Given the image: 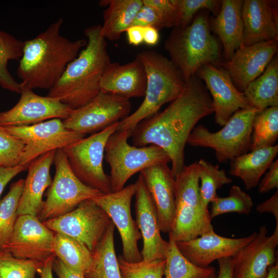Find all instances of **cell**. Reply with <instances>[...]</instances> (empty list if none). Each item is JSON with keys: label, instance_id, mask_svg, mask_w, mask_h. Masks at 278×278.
<instances>
[{"label": "cell", "instance_id": "6da1fadb", "mask_svg": "<svg viewBox=\"0 0 278 278\" xmlns=\"http://www.w3.org/2000/svg\"><path fill=\"white\" fill-rule=\"evenodd\" d=\"M213 113L212 98L205 86L195 75L185 81L180 95L163 111L141 121L131 136L135 146L155 145L163 149L171 162L175 178L182 170L185 147L198 122Z\"/></svg>", "mask_w": 278, "mask_h": 278}, {"label": "cell", "instance_id": "7a4b0ae2", "mask_svg": "<svg viewBox=\"0 0 278 278\" xmlns=\"http://www.w3.org/2000/svg\"><path fill=\"white\" fill-rule=\"evenodd\" d=\"M62 23L59 18L36 37L24 41L17 70L22 90H49L86 45L85 40L72 41L62 36Z\"/></svg>", "mask_w": 278, "mask_h": 278}, {"label": "cell", "instance_id": "3957f363", "mask_svg": "<svg viewBox=\"0 0 278 278\" xmlns=\"http://www.w3.org/2000/svg\"><path fill=\"white\" fill-rule=\"evenodd\" d=\"M100 25L86 28V45L66 67L47 96L58 99L74 110L92 100L100 92L103 74L111 63Z\"/></svg>", "mask_w": 278, "mask_h": 278}, {"label": "cell", "instance_id": "277c9868", "mask_svg": "<svg viewBox=\"0 0 278 278\" xmlns=\"http://www.w3.org/2000/svg\"><path fill=\"white\" fill-rule=\"evenodd\" d=\"M136 57L143 64L147 75L144 99L135 111L119 121L116 131H132L141 121L158 113L163 105L176 99L185 85L180 71L162 54L146 50Z\"/></svg>", "mask_w": 278, "mask_h": 278}, {"label": "cell", "instance_id": "5b68a950", "mask_svg": "<svg viewBox=\"0 0 278 278\" xmlns=\"http://www.w3.org/2000/svg\"><path fill=\"white\" fill-rule=\"evenodd\" d=\"M164 48L185 81L195 75L202 65L216 66L220 60L219 44L211 33L208 19L204 12L186 26L175 27L166 40Z\"/></svg>", "mask_w": 278, "mask_h": 278}, {"label": "cell", "instance_id": "8992f818", "mask_svg": "<svg viewBox=\"0 0 278 278\" xmlns=\"http://www.w3.org/2000/svg\"><path fill=\"white\" fill-rule=\"evenodd\" d=\"M197 162L185 165L175 178V214L169 237L187 241L214 231L201 207Z\"/></svg>", "mask_w": 278, "mask_h": 278}, {"label": "cell", "instance_id": "52a82bcc", "mask_svg": "<svg viewBox=\"0 0 278 278\" xmlns=\"http://www.w3.org/2000/svg\"><path fill=\"white\" fill-rule=\"evenodd\" d=\"M132 131H116L108 138L104 157L111 168V192L121 189L134 174L151 166L170 162L167 153L161 147L150 145L131 146L128 139Z\"/></svg>", "mask_w": 278, "mask_h": 278}, {"label": "cell", "instance_id": "ba28073f", "mask_svg": "<svg viewBox=\"0 0 278 278\" xmlns=\"http://www.w3.org/2000/svg\"><path fill=\"white\" fill-rule=\"evenodd\" d=\"M259 112L252 107L240 110L221 129L215 132L203 125H197L189 134L187 144L213 149L217 160L220 163L231 161L250 150L253 124Z\"/></svg>", "mask_w": 278, "mask_h": 278}, {"label": "cell", "instance_id": "9c48e42d", "mask_svg": "<svg viewBox=\"0 0 278 278\" xmlns=\"http://www.w3.org/2000/svg\"><path fill=\"white\" fill-rule=\"evenodd\" d=\"M55 173L38 218L41 222L65 215L81 202L103 194L82 183L74 173L62 149L56 151Z\"/></svg>", "mask_w": 278, "mask_h": 278}, {"label": "cell", "instance_id": "30bf717a", "mask_svg": "<svg viewBox=\"0 0 278 278\" xmlns=\"http://www.w3.org/2000/svg\"><path fill=\"white\" fill-rule=\"evenodd\" d=\"M119 122L62 149L70 167L84 184L103 194L111 192L110 177L103 167L107 142L116 131Z\"/></svg>", "mask_w": 278, "mask_h": 278}, {"label": "cell", "instance_id": "8fae6325", "mask_svg": "<svg viewBox=\"0 0 278 278\" xmlns=\"http://www.w3.org/2000/svg\"><path fill=\"white\" fill-rule=\"evenodd\" d=\"M0 128L24 143L19 165L27 167L41 155L63 149L85 136L67 129L58 118L30 126Z\"/></svg>", "mask_w": 278, "mask_h": 278}, {"label": "cell", "instance_id": "7c38bea8", "mask_svg": "<svg viewBox=\"0 0 278 278\" xmlns=\"http://www.w3.org/2000/svg\"><path fill=\"white\" fill-rule=\"evenodd\" d=\"M131 109L129 99L101 91L85 105L73 110L62 121L69 130L94 134L126 118Z\"/></svg>", "mask_w": 278, "mask_h": 278}, {"label": "cell", "instance_id": "4fadbf2b", "mask_svg": "<svg viewBox=\"0 0 278 278\" xmlns=\"http://www.w3.org/2000/svg\"><path fill=\"white\" fill-rule=\"evenodd\" d=\"M111 221L103 209L88 199L70 212L42 222L55 233L72 237L93 252Z\"/></svg>", "mask_w": 278, "mask_h": 278}, {"label": "cell", "instance_id": "5bb4252c", "mask_svg": "<svg viewBox=\"0 0 278 278\" xmlns=\"http://www.w3.org/2000/svg\"><path fill=\"white\" fill-rule=\"evenodd\" d=\"M135 191V185L133 183L118 191L102 194L92 199L108 214L117 228L122 242L121 255L125 260L131 263L142 260L137 245L142 236L131 211Z\"/></svg>", "mask_w": 278, "mask_h": 278}, {"label": "cell", "instance_id": "9a60e30c", "mask_svg": "<svg viewBox=\"0 0 278 278\" xmlns=\"http://www.w3.org/2000/svg\"><path fill=\"white\" fill-rule=\"evenodd\" d=\"M55 233L36 216H18L8 242L3 247L16 258L44 264L54 254Z\"/></svg>", "mask_w": 278, "mask_h": 278}, {"label": "cell", "instance_id": "2e32d148", "mask_svg": "<svg viewBox=\"0 0 278 278\" xmlns=\"http://www.w3.org/2000/svg\"><path fill=\"white\" fill-rule=\"evenodd\" d=\"M17 103L0 113V127L26 126L52 119H65L73 109L58 99L37 95L32 90H23Z\"/></svg>", "mask_w": 278, "mask_h": 278}, {"label": "cell", "instance_id": "e0dca14e", "mask_svg": "<svg viewBox=\"0 0 278 278\" xmlns=\"http://www.w3.org/2000/svg\"><path fill=\"white\" fill-rule=\"evenodd\" d=\"M265 225L259 228L255 237L232 257L233 278H264L274 265L278 245V224L271 235Z\"/></svg>", "mask_w": 278, "mask_h": 278}, {"label": "cell", "instance_id": "ac0fdd59", "mask_svg": "<svg viewBox=\"0 0 278 278\" xmlns=\"http://www.w3.org/2000/svg\"><path fill=\"white\" fill-rule=\"evenodd\" d=\"M197 73L210 92L217 124L222 127L235 112L251 107L244 94L236 88L225 68L206 64Z\"/></svg>", "mask_w": 278, "mask_h": 278}, {"label": "cell", "instance_id": "d6986e66", "mask_svg": "<svg viewBox=\"0 0 278 278\" xmlns=\"http://www.w3.org/2000/svg\"><path fill=\"white\" fill-rule=\"evenodd\" d=\"M135 185L136 222L143 242L142 259H165L169 242L161 236L156 208L141 174Z\"/></svg>", "mask_w": 278, "mask_h": 278}, {"label": "cell", "instance_id": "ffe728a7", "mask_svg": "<svg viewBox=\"0 0 278 278\" xmlns=\"http://www.w3.org/2000/svg\"><path fill=\"white\" fill-rule=\"evenodd\" d=\"M277 40L242 45L224 63L236 88L243 93L248 85L259 77L275 56Z\"/></svg>", "mask_w": 278, "mask_h": 278}, {"label": "cell", "instance_id": "44dd1931", "mask_svg": "<svg viewBox=\"0 0 278 278\" xmlns=\"http://www.w3.org/2000/svg\"><path fill=\"white\" fill-rule=\"evenodd\" d=\"M257 232L237 238L220 236L215 231L187 241H176L182 255L193 264L205 268L214 260L233 257L241 248L252 241Z\"/></svg>", "mask_w": 278, "mask_h": 278}, {"label": "cell", "instance_id": "7402d4cb", "mask_svg": "<svg viewBox=\"0 0 278 278\" xmlns=\"http://www.w3.org/2000/svg\"><path fill=\"white\" fill-rule=\"evenodd\" d=\"M157 212L161 232L169 233L175 214V177L166 163L149 167L140 172Z\"/></svg>", "mask_w": 278, "mask_h": 278}, {"label": "cell", "instance_id": "603a6c76", "mask_svg": "<svg viewBox=\"0 0 278 278\" xmlns=\"http://www.w3.org/2000/svg\"><path fill=\"white\" fill-rule=\"evenodd\" d=\"M275 4V1L268 0L243 1V45L277 40L278 19Z\"/></svg>", "mask_w": 278, "mask_h": 278}, {"label": "cell", "instance_id": "cb8c5ba5", "mask_svg": "<svg viewBox=\"0 0 278 278\" xmlns=\"http://www.w3.org/2000/svg\"><path fill=\"white\" fill-rule=\"evenodd\" d=\"M146 85L145 68L136 56L123 65L111 62L103 74L100 86L102 92L129 99L144 96Z\"/></svg>", "mask_w": 278, "mask_h": 278}, {"label": "cell", "instance_id": "d4e9b609", "mask_svg": "<svg viewBox=\"0 0 278 278\" xmlns=\"http://www.w3.org/2000/svg\"><path fill=\"white\" fill-rule=\"evenodd\" d=\"M56 151L46 153L32 161L28 167L23 192L19 203L18 215H31L38 217L42 210L43 196L51 185L50 169L54 163Z\"/></svg>", "mask_w": 278, "mask_h": 278}, {"label": "cell", "instance_id": "484cf974", "mask_svg": "<svg viewBox=\"0 0 278 278\" xmlns=\"http://www.w3.org/2000/svg\"><path fill=\"white\" fill-rule=\"evenodd\" d=\"M242 0H223L219 10L212 20L213 31L222 42L226 61L242 45Z\"/></svg>", "mask_w": 278, "mask_h": 278}, {"label": "cell", "instance_id": "4316f807", "mask_svg": "<svg viewBox=\"0 0 278 278\" xmlns=\"http://www.w3.org/2000/svg\"><path fill=\"white\" fill-rule=\"evenodd\" d=\"M277 153V145L252 150L230 161L229 173L240 178L250 190L258 185Z\"/></svg>", "mask_w": 278, "mask_h": 278}, {"label": "cell", "instance_id": "83f0119b", "mask_svg": "<svg viewBox=\"0 0 278 278\" xmlns=\"http://www.w3.org/2000/svg\"><path fill=\"white\" fill-rule=\"evenodd\" d=\"M100 6H107L103 12L100 34L106 40L119 39L123 32L132 26L135 16L143 5L142 0H105Z\"/></svg>", "mask_w": 278, "mask_h": 278}, {"label": "cell", "instance_id": "f1b7e54d", "mask_svg": "<svg viewBox=\"0 0 278 278\" xmlns=\"http://www.w3.org/2000/svg\"><path fill=\"white\" fill-rule=\"evenodd\" d=\"M251 107L259 112L278 106V60L274 56L264 72L244 91Z\"/></svg>", "mask_w": 278, "mask_h": 278}, {"label": "cell", "instance_id": "f546056e", "mask_svg": "<svg viewBox=\"0 0 278 278\" xmlns=\"http://www.w3.org/2000/svg\"><path fill=\"white\" fill-rule=\"evenodd\" d=\"M115 228L111 221L92 252V262L84 274V278H122L115 250Z\"/></svg>", "mask_w": 278, "mask_h": 278}, {"label": "cell", "instance_id": "4dcf8cb0", "mask_svg": "<svg viewBox=\"0 0 278 278\" xmlns=\"http://www.w3.org/2000/svg\"><path fill=\"white\" fill-rule=\"evenodd\" d=\"M54 254L65 266L83 276L92 262V252L83 244L60 233L55 234Z\"/></svg>", "mask_w": 278, "mask_h": 278}, {"label": "cell", "instance_id": "1f68e13d", "mask_svg": "<svg viewBox=\"0 0 278 278\" xmlns=\"http://www.w3.org/2000/svg\"><path fill=\"white\" fill-rule=\"evenodd\" d=\"M165 256V278H210L216 273L212 266L198 267L186 259L178 249L176 241L169 237Z\"/></svg>", "mask_w": 278, "mask_h": 278}, {"label": "cell", "instance_id": "d6a6232c", "mask_svg": "<svg viewBox=\"0 0 278 278\" xmlns=\"http://www.w3.org/2000/svg\"><path fill=\"white\" fill-rule=\"evenodd\" d=\"M199 179V193L201 207L203 212L210 215L208 206L217 195V190L223 185L232 183V179L226 175L224 169H219L217 165H214L201 159L197 162Z\"/></svg>", "mask_w": 278, "mask_h": 278}, {"label": "cell", "instance_id": "836d02e7", "mask_svg": "<svg viewBox=\"0 0 278 278\" xmlns=\"http://www.w3.org/2000/svg\"><path fill=\"white\" fill-rule=\"evenodd\" d=\"M24 42L0 30V86L4 89L21 93L20 83L8 69L10 60H20L22 56Z\"/></svg>", "mask_w": 278, "mask_h": 278}, {"label": "cell", "instance_id": "e575fe53", "mask_svg": "<svg viewBox=\"0 0 278 278\" xmlns=\"http://www.w3.org/2000/svg\"><path fill=\"white\" fill-rule=\"evenodd\" d=\"M278 138V106L257 113L254 119L250 150L274 145Z\"/></svg>", "mask_w": 278, "mask_h": 278}, {"label": "cell", "instance_id": "d590c367", "mask_svg": "<svg viewBox=\"0 0 278 278\" xmlns=\"http://www.w3.org/2000/svg\"><path fill=\"white\" fill-rule=\"evenodd\" d=\"M25 180L12 183L8 193L0 200V249L8 242L18 216L17 211Z\"/></svg>", "mask_w": 278, "mask_h": 278}, {"label": "cell", "instance_id": "8d00e7d4", "mask_svg": "<svg viewBox=\"0 0 278 278\" xmlns=\"http://www.w3.org/2000/svg\"><path fill=\"white\" fill-rule=\"evenodd\" d=\"M211 203L210 216L211 219L230 212L247 215L251 213L253 206L250 196L237 185L231 187L228 196L221 197L217 195Z\"/></svg>", "mask_w": 278, "mask_h": 278}, {"label": "cell", "instance_id": "74e56055", "mask_svg": "<svg viewBox=\"0 0 278 278\" xmlns=\"http://www.w3.org/2000/svg\"><path fill=\"white\" fill-rule=\"evenodd\" d=\"M43 264L16 258L10 252L0 249V278H36Z\"/></svg>", "mask_w": 278, "mask_h": 278}, {"label": "cell", "instance_id": "f35d334b", "mask_svg": "<svg viewBox=\"0 0 278 278\" xmlns=\"http://www.w3.org/2000/svg\"><path fill=\"white\" fill-rule=\"evenodd\" d=\"M118 260L122 278H162L164 275L165 259L131 263L120 255Z\"/></svg>", "mask_w": 278, "mask_h": 278}, {"label": "cell", "instance_id": "ab89813d", "mask_svg": "<svg viewBox=\"0 0 278 278\" xmlns=\"http://www.w3.org/2000/svg\"><path fill=\"white\" fill-rule=\"evenodd\" d=\"M178 15V26L189 24L193 16L200 10H208L215 15L218 13L221 1L215 0H173Z\"/></svg>", "mask_w": 278, "mask_h": 278}, {"label": "cell", "instance_id": "60d3db41", "mask_svg": "<svg viewBox=\"0 0 278 278\" xmlns=\"http://www.w3.org/2000/svg\"><path fill=\"white\" fill-rule=\"evenodd\" d=\"M24 147L22 141L0 128V160L2 166L18 165Z\"/></svg>", "mask_w": 278, "mask_h": 278}, {"label": "cell", "instance_id": "b9f144b4", "mask_svg": "<svg viewBox=\"0 0 278 278\" xmlns=\"http://www.w3.org/2000/svg\"><path fill=\"white\" fill-rule=\"evenodd\" d=\"M151 7L159 16L164 27L178 26V12L173 0H142Z\"/></svg>", "mask_w": 278, "mask_h": 278}, {"label": "cell", "instance_id": "7bdbcfd3", "mask_svg": "<svg viewBox=\"0 0 278 278\" xmlns=\"http://www.w3.org/2000/svg\"><path fill=\"white\" fill-rule=\"evenodd\" d=\"M132 26H151L158 30L164 28L162 23L155 11L150 6L144 4L136 13Z\"/></svg>", "mask_w": 278, "mask_h": 278}, {"label": "cell", "instance_id": "ee69618b", "mask_svg": "<svg viewBox=\"0 0 278 278\" xmlns=\"http://www.w3.org/2000/svg\"><path fill=\"white\" fill-rule=\"evenodd\" d=\"M265 173L264 177L260 180L258 185V192L265 194L278 188V160L274 161Z\"/></svg>", "mask_w": 278, "mask_h": 278}, {"label": "cell", "instance_id": "f6af8a7d", "mask_svg": "<svg viewBox=\"0 0 278 278\" xmlns=\"http://www.w3.org/2000/svg\"><path fill=\"white\" fill-rule=\"evenodd\" d=\"M27 168V166L21 165L13 167L0 166V197L7 184L18 174Z\"/></svg>", "mask_w": 278, "mask_h": 278}, {"label": "cell", "instance_id": "bcb514c9", "mask_svg": "<svg viewBox=\"0 0 278 278\" xmlns=\"http://www.w3.org/2000/svg\"><path fill=\"white\" fill-rule=\"evenodd\" d=\"M256 210L259 213H271L278 224V190L270 198L257 204Z\"/></svg>", "mask_w": 278, "mask_h": 278}, {"label": "cell", "instance_id": "7dc6e473", "mask_svg": "<svg viewBox=\"0 0 278 278\" xmlns=\"http://www.w3.org/2000/svg\"><path fill=\"white\" fill-rule=\"evenodd\" d=\"M53 270L58 278H84L65 266L60 260L55 258L53 263Z\"/></svg>", "mask_w": 278, "mask_h": 278}, {"label": "cell", "instance_id": "c3c4849f", "mask_svg": "<svg viewBox=\"0 0 278 278\" xmlns=\"http://www.w3.org/2000/svg\"><path fill=\"white\" fill-rule=\"evenodd\" d=\"M144 27L131 26L126 31L128 43L133 46H138L143 43Z\"/></svg>", "mask_w": 278, "mask_h": 278}, {"label": "cell", "instance_id": "681fc988", "mask_svg": "<svg viewBox=\"0 0 278 278\" xmlns=\"http://www.w3.org/2000/svg\"><path fill=\"white\" fill-rule=\"evenodd\" d=\"M219 272L215 278H233L232 257L221 258L217 260Z\"/></svg>", "mask_w": 278, "mask_h": 278}, {"label": "cell", "instance_id": "f907efd6", "mask_svg": "<svg viewBox=\"0 0 278 278\" xmlns=\"http://www.w3.org/2000/svg\"><path fill=\"white\" fill-rule=\"evenodd\" d=\"M160 39L159 30L155 28L144 27L143 43L149 46H154L158 44Z\"/></svg>", "mask_w": 278, "mask_h": 278}, {"label": "cell", "instance_id": "816d5d0a", "mask_svg": "<svg viewBox=\"0 0 278 278\" xmlns=\"http://www.w3.org/2000/svg\"><path fill=\"white\" fill-rule=\"evenodd\" d=\"M55 258V256H52L44 262L39 273L40 278H54L53 274V263Z\"/></svg>", "mask_w": 278, "mask_h": 278}, {"label": "cell", "instance_id": "f5cc1de1", "mask_svg": "<svg viewBox=\"0 0 278 278\" xmlns=\"http://www.w3.org/2000/svg\"><path fill=\"white\" fill-rule=\"evenodd\" d=\"M264 278H278L277 260L274 265L269 268L268 273Z\"/></svg>", "mask_w": 278, "mask_h": 278}, {"label": "cell", "instance_id": "db71d44e", "mask_svg": "<svg viewBox=\"0 0 278 278\" xmlns=\"http://www.w3.org/2000/svg\"><path fill=\"white\" fill-rule=\"evenodd\" d=\"M216 277V273L213 274L210 278H215Z\"/></svg>", "mask_w": 278, "mask_h": 278}, {"label": "cell", "instance_id": "11a10c76", "mask_svg": "<svg viewBox=\"0 0 278 278\" xmlns=\"http://www.w3.org/2000/svg\"><path fill=\"white\" fill-rule=\"evenodd\" d=\"M2 166V162H1V160H0V166Z\"/></svg>", "mask_w": 278, "mask_h": 278}]
</instances>
